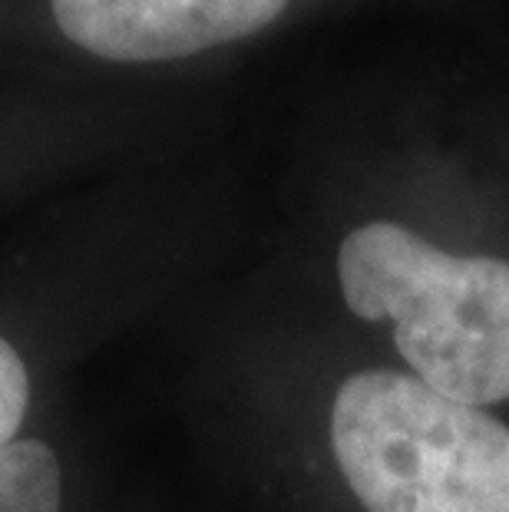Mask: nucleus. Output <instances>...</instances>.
Listing matches in <instances>:
<instances>
[{
	"label": "nucleus",
	"mask_w": 509,
	"mask_h": 512,
	"mask_svg": "<svg viewBox=\"0 0 509 512\" xmlns=\"http://www.w3.org/2000/svg\"><path fill=\"white\" fill-rule=\"evenodd\" d=\"M27 400H30V384H27L24 361L0 337V450L14 443V433L24 423Z\"/></svg>",
	"instance_id": "39448f33"
},
{
	"label": "nucleus",
	"mask_w": 509,
	"mask_h": 512,
	"mask_svg": "<svg viewBox=\"0 0 509 512\" xmlns=\"http://www.w3.org/2000/svg\"><path fill=\"white\" fill-rule=\"evenodd\" d=\"M331 450L367 512H509V427L417 377L344 380Z\"/></svg>",
	"instance_id": "f03ea898"
},
{
	"label": "nucleus",
	"mask_w": 509,
	"mask_h": 512,
	"mask_svg": "<svg viewBox=\"0 0 509 512\" xmlns=\"http://www.w3.org/2000/svg\"><path fill=\"white\" fill-rule=\"evenodd\" d=\"M338 275L357 318L394 321L397 351L430 390L470 407L509 400V261L367 222L344 238Z\"/></svg>",
	"instance_id": "f257e3e1"
},
{
	"label": "nucleus",
	"mask_w": 509,
	"mask_h": 512,
	"mask_svg": "<svg viewBox=\"0 0 509 512\" xmlns=\"http://www.w3.org/2000/svg\"><path fill=\"white\" fill-rule=\"evenodd\" d=\"M288 0H53L77 47L116 63L179 60L268 27Z\"/></svg>",
	"instance_id": "7ed1b4c3"
},
{
	"label": "nucleus",
	"mask_w": 509,
	"mask_h": 512,
	"mask_svg": "<svg viewBox=\"0 0 509 512\" xmlns=\"http://www.w3.org/2000/svg\"><path fill=\"white\" fill-rule=\"evenodd\" d=\"M0 512H60V463L47 443L14 440L0 450Z\"/></svg>",
	"instance_id": "20e7f679"
}]
</instances>
